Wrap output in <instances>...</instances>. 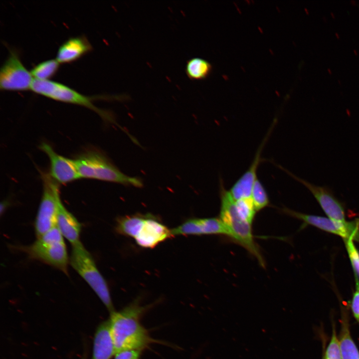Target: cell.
<instances>
[{"label": "cell", "mask_w": 359, "mask_h": 359, "mask_svg": "<svg viewBox=\"0 0 359 359\" xmlns=\"http://www.w3.org/2000/svg\"><path fill=\"white\" fill-rule=\"evenodd\" d=\"M251 198L256 211L262 209L269 204L266 191L257 178L253 186Z\"/></svg>", "instance_id": "obj_22"}, {"label": "cell", "mask_w": 359, "mask_h": 359, "mask_svg": "<svg viewBox=\"0 0 359 359\" xmlns=\"http://www.w3.org/2000/svg\"><path fill=\"white\" fill-rule=\"evenodd\" d=\"M30 90L33 92L51 99L85 107L98 113L104 118H109L108 113L95 106L92 101L96 99H123L127 95L92 96L83 95L61 83L49 80L34 79Z\"/></svg>", "instance_id": "obj_4"}, {"label": "cell", "mask_w": 359, "mask_h": 359, "mask_svg": "<svg viewBox=\"0 0 359 359\" xmlns=\"http://www.w3.org/2000/svg\"><path fill=\"white\" fill-rule=\"evenodd\" d=\"M356 289L351 301V309L356 319L359 322V279L355 274Z\"/></svg>", "instance_id": "obj_26"}, {"label": "cell", "mask_w": 359, "mask_h": 359, "mask_svg": "<svg viewBox=\"0 0 359 359\" xmlns=\"http://www.w3.org/2000/svg\"><path fill=\"white\" fill-rule=\"evenodd\" d=\"M115 355V347L108 320L102 323L96 330L91 359H111Z\"/></svg>", "instance_id": "obj_16"}, {"label": "cell", "mask_w": 359, "mask_h": 359, "mask_svg": "<svg viewBox=\"0 0 359 359\" xmlns=\"http://www.w3.org/2000/svg\"><path fill=\"white\" fill-rule=\"evenodd\" d=\"M328 70L329 71V73H332V71L330 70V69L329 68L328 69Z\"/></svg>", "instance_id": "obj_31"}, {"label": "cell", "mask_w": 359, "mask_h": 359, "mask_svg": "<svg viewBox=\"0 0 359 359\" xmlns=\"http://www.w3.org/2000/svg\"><path fill=\"white\" fill-rule=\"evenodd\" d=\"M354 53L356 54V55H357V52L356 50H354Z\"/></svg>", "instance_id": "obj_30"}, {"label": "cell", "mask_w": 359, "mask_h": 359, "mask_svg": "<svg viewBox=\"0 0 359 359\" xmlns=\"http://www.w3.org/2000/svg\"><path fill=\"white\" fill-rule=\"evenodd\" d=\"M74 161L80 178L95 179L137 187L143 185L139 179L130 177L122 173L99 152L87 151Z\"/></svg>", "instance_id": "obj_3"}, {"label": "cell", "mask_w": 359, "mask_h": 359, "mask_svg": "<svg viewBox=\"0 0 359 359\" xmlns=\"http://www.w3.org/2000/svg\"><path fill=\"white\" fill-rule=\"evenodd\" d=\"M335 34L338 38L340 37V36L339 35V34L337 33H335Z\"/></svg>", "instance_id": "obj_28"}, {"label": "cell", "mask_w": 359, "mask_h": 359, "mask_svg": "<svg viewBox=\"0 0 359 359\" xmlns=\"http://www.w3.org/2000/svg\"><path fill=\"white\" fill-rule=\"evenodd\" d=\"M9 54L0 69L1 90L26 91L30 89L34 78L21 62L19 52L10 48Z\"/></svg>", "instance_id": "obj_8"}, {"label": "cell", "mask_w": 359, "mask_h": 359, "mask_svg": "<svg viewBox=\"0 0 359 359\" xmlns=\"http://www.w3.org/2000/svg\"><path fill=\"white\" fill-rule=\"evenodd\" d=\"M141 351L128 350L118 352L114 356V359H140Z\"/></svg>", "instance_id": "obj_27"}, {"label": "cell", "mask_w": 359, "mask_h": 359, "mask_svg": "<svg viewBox=\"0 0 359 359\" xmlns=\"http://www.w3.org/2000/svg\"><path fill=\"white\" fill-rule=\"evenodd\" d=\"M92 49L91 44L85 36L71 37L59 46L56 59L60 63H70L78 59Z\"/></svg>", "instance_id": "obj_15"}, {"label": "cell", "mask_w": 359, "mask_h": 359, "mask_svg": "<svg viewBox=\"0 0 359 359\" xmlns=\"http://www.w3.org/2000/svg\"><path fill=\"white\" fill-rule=\"evenodd\" d=\"M339 341L342 359H359V352L350 335L347 321H343Z\"/></svg>", "instance_id": "obj_20"}, {"label": "cell", "mask_w": 359, "mask_h": 359, "mask_svg": "<svg viewBox=\"0 0 359 359\" xmlns=\"http://www.w3.org/2000/svg\"><path fill=\"white\" fill-rule=\"evenodd\" d=\"M221 205L219 218L226 226L230 233L231 240L245 248L255 257L260 265L265 267V263L253 238L251 223L244 219L239 213L229 191L220 182Z\"/></svg>", "instance_id": "obj_2"}, {"label": "cell", "mask_w": 359, "mask_h": 359, "mask_svg": "<svg viewBox=\"0 0 359 359\" xmlns=\"http://www.w3.org/2000/svg\"><path fill=\"white\" fill-rule=\"evenodd\" d=\"M212 64L206 59L193 57L188 59L185 65V73L192 80H201L207 78L212 71Z\"/></svg>", "instance_id": "obj_19"}, {"label": "cell", "mask_w": 359, "mask_h": 359, "mask_svg": "<svg viewBox=\"0 0 359 359\" xmlns=\"http://www.w3.org/2000/svg\"><path fill=\"white\" fill-rule=\"evenodd\" d=\"M172 230L151 214H146L144 222L137 236L136 243L141 247L153 248L165 240L173 237Z\"/></svg>", "instance_id": "obj_12"}, {"label": "cell", "mask_w": 359, "mask_h": 359, "mask_svg": "<svg viewBox=\"0 0 359 359\" xmlns=\"http://www.w3.org/2000/svg\"><path fill=\"white\" fill-rule=\"evenodd\" d=\"M268 137L266 136L256 153L255 158L247 171L235 182L229 190L235 200L243 198H251L254 183L257 179L256 171L261 160V153L265 142Z\"/></svg>", "instance_id": "obj_14"}, {"label": "cell", "mask_w": 359, "mask_h": 359, "mask_svg": "<svg viewBox=\"0 0 359 359\" xmlns=\"http://www.w3.org/2000/svg\"><path fill=\"white\" fill-rule=\"evenodd\" d=\"M21 248L31 258L40 260L67 274L68 255L63 235L57 225L34 243Z\"/></svg>", "instance_id": "obj_5"}, {"label": "cell", "mask_w": 359, "mask_h": 359, "mask_svg": "<svg viewBox=\"0 0 359 359\" xmlns=\"http://www.w3.org/2000/svg\"><path fill=\"white\" fill-rule=\"evenodd\" d=\"M325 359H342L340 341L334 329L331 341L326 350Z\"/></svg>", "instance_id": "obj_25"}, {"label": "cell", "mask_w": 359, "mask_h": 359, "mask_svg": "<svg viewBox=\"0 0 359 359\" xmlns=\"http://www.w3.org/2000/svg\"><path fill=\"white\" fill-rule=\"evenodd\" d=\"M284 213L302 220L304 223L342 237L344 240L352 239L359 242V219L351 221H339L328 217L308 214L283 208Z\"/></svg>", "instance_id": "obj_9"}, {"label": "cell", "mask_w": 359, "mask_h": 359, "mask_svg": "<svg viewBox=\"0 0 359 359\" xmlns=\"http://www.w3.org/2000/svg\"><path fill=\"white\" fill-rule=\"evenodd\" d=\"M57 226L62 234L71 244L80 242L81 225L75 217L63 206L59 198L57 202Z\"/></svg>", "instance_id": "obj_17"}, {"label": "cell", "mask_w": 359, "mask_h": 359, "mask_svg": "<svg viewBox=\"0 0 359 359\" xmlns=\"http://www.w3.org/2000/svg\"><path fill=\"white\" fill-rule=\"evenodd\" d=\"M43 194L35 221L38 238L57 225V202L60 197L58 183L49 174L42 176Z\"/></svg>", "instance_id": "obj_7"}, {"label": "cell", "mask_w": 359, "mask_h": 359, "mask_svg": "<svg viewBox=\"0 0 359 359\" xmlns=\"http://www.w3.org/2000/svg\"><path fill=\"white\" fill-rule=\"evenodd\" d=\"M70 262L73 268L95 292L110 313L114 312L107 283L98 270L92 256L81 242L72 245Z\"/></svg>", "instance_id": "obj_6"}, {"label": "cell", "mask_w": 359, "mask_h": 359, "mask_svg": "<svg viewBox=\"0 0 359 359\" xmlns=\"http://www.w3.org/2000/svg\"><path fill=\"white\" fill-rule=\"evenodd\" d=\"M148 308L136 300L122 310L110 314V328L115 354L123 351H142L152 342L140 322L141 316Z\"/></svg>", "instance_id": "obj_1"}, {"label": "cell", "mask_w": 359, "mask_h": 359, "mask_svg": "<svg viewBox=\"0 0 359 359\" xmlns=\"http://www.w3.org/2000/svg\"><path fill=\"white\" fill-rule=\"evenodd\" d=\"M171 230L174 236L222 234L230 237L228 229L219 217L188 218Z\"/></svg>", "instance_id": "obj_11"}, {"label": "cell", "mask_w": 359, "mask_h": 359, "mask_svg": "<svg viewBox=\"0 0 359 359\" xmlns=\"http://www.w3.org/2000/svg\"><path fill=\"white\" fill-rule=\"evenodd\" d=\"M59 64L56 59L46 60L38 63L30 71L34 79L48 80L57 71Z\"/></svg>", "instance_id": "obj_21"}, {"label": "cell", "mask_w": 359, "mask_h": 359, "mask_svg": "<svg viewBox=\"0 0 359 359\" xmlns=\"http://www.w3.org/2000/svg\"><path fill=\"white\" fill-rule=\"evenodd\" d=\"M331 14H332L333 17H335V15H334V14L332 12H331Z\"/></svg>", "instance_id": "obj_29"}, {"label": "cell", "mask_w": 359, "mask_h": 359, "mask_svg": "<svg viewBox=\"0 0 359 359\" xmlns=\"http://www.w3.org/2000/svg\"><path fill=\"white\" fill-rule=\"evenodd\" d=\"M146 214H135L118 217L116 220V231L119 234L135 238L138 234Z\"/></svg>", "instance_id": "obj_18"}, {"label": "cell", "mask_w": 359, "mask_h": 359, "mask_svg": "<svg viewBox=\"0 0 359 359\" xmlns=\"http://www.w3.org/2000/svg\"><path fill=\"white\" fill-rule=\"evenodd\" d=\"M344 240L354 274L359 279V251L355 245L353 239Z\"/></svg>", "instance_id": "obj_24"}, {"label": "cell", "mask_w": 359, "mask_h": 359, "mask_svg": "<svg viewBox=\"0 0 359 359\" xmlns=\"http://www.w3.org/2000/svg\"><path fill=\"white\" fill-rule=\"evenodd\" d=\"M283 170L309 190L328 218L339 221H346L345 211L342 203L335 196L329 188L315 185Z\"/></svg>", "instance_id": "obj_10"}, {"label": "cell", "mask_w": 359, "mask_h": 359, "mask_svg": "<svg viewBox=\"0 0 359 359\" xmlns=\"http://www.w3.org/2000/svg\"><path fill=\"white\" fill-rule=\"evenodd\" d=\"M235 204L239 214L252 224L256 210L251 198L235 200Z\"/></svg>", "instance_id": "obj_23"}, {"label": "cell", "mask_w": 359, "mask_h": 359, "mask_svg": "<svg viewBox=\"0 0 359 359\" xmlns=\"http://www.w3.org/2000/svg\"><path fill=\"white\" fill-rule=\"evenodd\" d=\"M39 148L48 157L49 175L57 182L65 183L80 178L74 160L58 155L46 143H42Z\"/></svg>", "instance_id": "obj_13"}]
</instances>
